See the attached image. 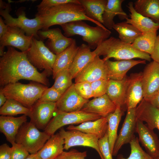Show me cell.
I'll use <instances>...</instances> for the list:
<instances>
[{"instance_id":"cell-3","label":"cell","mask_w":159,"mask_h":159,"mask_svg":"<svg viewBox=\"0 0 159 159\" xmlns=\"http://www.w3.org/2000/svg\"><path fill=\"white\" fill-rule=\"evenodd\" d=\"M94 51L97 56H104L103 59L105 61L112 58L117 60L139 58L149 62L151 59L149 54L140 51L131 44L113 37L103 41Z\"/></svg>"},{"instance_id":"cell-45","label":"cell","mask_w":159,"mask_h":159,"mask_svg":"<svg viewBox=\"0 0 159 159\" xmlns=\"http://www.w3.org/2000/svg\"><path fill=\"white\" fill-rule=\"evenodd\" d=\"M87 155L86 151L80 152L71 149L68 151H63L55 159H85Z\"/></svg>"},{"instance_id":"cell-23","label":"cell","mask_w":159,"mask_h":159,"mask_svg":"<svg viewBox=\"0 0 159 159\" xmlns=\"http://www.w3.org/2000/svg\"><path fill=\"white\" fill-rule=\"evenodd\" d=\"M27 116L23 115L18 117L1 115L0 116V130L6 140L12 145L15 143V138L22 125L27 122Z\"/></svg>"},{"instance_id":"cell-44","label":"cell","mask_w":159,"mask_h":159,"mask_svg":"<svg viewBox=\"0 0 159 159\" xmlns=\"http://www.w3.org/2000/svg\"><path fill=\"white\" fill-rule=\"evenodd\" d=\"M98 144L101 153L104 159H113L112 154L109 147L107 133L105 136L99 139Z\"/></svg>"},{"instance_id":"cell-46","label":"cell","mask_w":159,"mask_h":159,"mask_svg":"<svg viewBox=\"0 0 159 159\" xmlns=\"http://www.w3.org/2000/svg\"><path fill=\"white\" fill-rule=\"evenodd\" d=\"M11 147L7 144L4 143L0 146V159H11Z\"/></svg>"},{"instance_id":"cell-50","label":"cell","mask_w":159,"mask_h":159,"mask_svg":"<svg viewBox=\"0 0 159 159\" xmlns=\"http://www.w3.org/2000/svg\"><path fill=\"white\" fill-rule=\"evenodd\" d=\"M7 99L4 93L0 90V106L3 105L6 101Z\"/></svg>"},{"instance_id":"cell-22","label":"cell","mask_w":159,"mask_h":159,"mask_svg":"<svg viewBox=\"0 0 159 159\" xmlns=\"http://www.w3.org/2000/svg\"><path fill=\"white\" fill-rule=\"evenodd\" d=\"M116 107V105L105 94L89 101L81 110L97 114L101 117H107L109 114L115 111Z\"/></svg>"},{"instance_id":"cell-31","label":"cell","mask_w":159,"mask_h":159,"mask_svg":"<svg viewBox=\"0 0 159 159\" xmlns=\"http://www.w3.org/2000/svg\"><path fill=\"white\" fill-rule=\"evenodd\" d=\"M79 1L88 17L97 22L103 23L102 15L107 0H79Z\"/></svg>"},{"instance_id":"cell-17","label":"cell","mask_w":159,"mask_h":159,"mask_svg":"<svg viewBox=\"0 0 159 159\" xmlns=\"http://www.w3.org/2000/svg\"><path fill=\"white\" fill-rule=\"evenodd\" d=\"M88 101V100L84 98L77 93L75 88L74 84H72L56 102V112L79 111Z\"/></svg>"},{"instance_id":"cell-51","label":"cell","mask_w":159,"mask_h":159,"mask_svg":"<svg viewBox=\"0 0 159 159\" xmlns=\"http://www.w3.org/2000/svg\"><path fill=\"white\" fill-rule=\"evenodd\" d=\"M25 159H41V158L37 153L35 154H30Z\"/></svg>"},{"instance_id":"cell-14","label":"cell","mask_w":159,"mask_h":159,"mask_svg":"<svg viewBox=\"0 0 159 159\" xmlns=\"http://www.w3.org/2000/svg\"><path fill=\"white\" fill-rule=\"evenodd\" d=\"M135 132L147 153L152 159H159V140L153 130L149 129L143 122L136 120Z\"/></svg>"},{"instance_id":"cell-48","label":"cell","mask_w":159,"mask_h":159,"mask_svg":"<svg viewBox=\"0 0 159 159\" xmlns=\"http://www.w3.org/2000/svg\"><path fill=\"white\" fill-rule=\"evenodd\" d=\"M145 100L159 110V89L150 97Z\"/></svg>"},{"instance_id":"cell-25","label":"cell","mask_w":159,"mask_h":159,"mask_svg":"<svg viewBox=\"0 0 159 159\" xmlns=\"http://www.w3.org/2000/svg\"><path fill=\"white\" fill-rule=\"evenodd\" d=\"M127 6L130 12V18H127L126 22L132 25L142 33L157 32L159 29L158 24L136 11L132 2H129Z\"/></svg>"},{"instance_id":"cell-21","label":"cell","mask_w":159,"mask_h":159,"mask_svg":"<svg viewBox=\"0 0 159 159\" xmlns=\"http://www.w3.org/2000/svg\"><path fill=\"white\" fill-rule=\"evenodd\" d=\"M135 116L137 120L146 122L150 129L159 130V110L143 98L135 108Z\"/></svg>"},{"instance_id":"cell-19","label":"cell","mask_w":159,"mask_h":159,"mask_svg":"<svg viewBox=\"0 0 159 159\" xmlns=\"http://www.w3.org/2000/svg\"><path fill=\"white\" fill-rule=\"evenodd\" d=\"M129 77L121 80L109 79L106 94L117 107L124 111L127 110L126 94Z\"/></svg>"},{"instance_id":"cell-13","label":"cell","mask_w":159,"mask_h":159,"mask_svg":"<svg viewBox=\"0 0 159 159\" xmlns=\"http://www.w3.org/2000/svg\"><path fill=\"white\" fill-rule=\"evenodd\" d=\"M56 102L37 101L31 108L28 115L30 122L38 129H44L56 112Z\"/></svg>"},{"instance_id":"cell-39","label":"cell","mask_w":159,"mask_h":159,"mask_svg":"<svg viewBox=\"0 0 159 159\" xmlns=\"http://www.w3.org/2000/svg\"><path fill=\"white\" fill-rule=\"evenodd\" d=\"M62 94L52 86L48 88L43 93L37 101L39 102H56L61 97Z\"/></svg>"},{"instance_id":"cell-41","label":"cell","mask_w":159,"mask_h":159,"mask_svg":"<svg viewBox=\"0 0 159 159\" xmlns=\"http://www.w3.org/2000/svg\"><path fill=\"white\" fill-rule=\"evenodd\" d=\"M71 3L80 4L79 0H43L37 6V10L38 11H41L52 7Z\"/></svg>"},{"instance_id":"cell-32","label":"cell","mask_w":159,"mask_h":159,"mask_svg":"<svg viewBox=\"0 0 159 159\" xmlns=\"http://www.w3.org/2000/svg\"><path fill=\"white\" fill-rule=\"evenodd\" d=\"M133 6L138 13L159 24V0H138Z\"/></svg>"},{"instance_id":"cell-49","label":"cell","mask_w":159,"mask_h":159,"mask_svg":"<svg viewBox=\"0 0 159 159\" xmlns=\"http://www.w3.org/2000/svg\"><path fill=\"white\" fill-rule=\"evenodd\" d=\"M8 26L6 24L2 18L0 17V38L7 32Z\"/></svg>"},{"instance_id":"cell-10","label":"cell","mask_w":159,"mask_h":159,"mask_svg":"<svg viewBox=\"0 0 159 159\" xmlns=\"http://www.w3.org/2000/svg\"><path fill=\"white\" fill-rule=\"evenodd\" d=\"M59 133L64 140V149L67 150L78 146L90 147L97 151L101 159H104L99 148V139L96 135L75 130L66 131L63 128Z\"/></svg>"},{"instance_id":"cell-42","label":"cell","mask_w":159,"mask_h":159,"mask_svg":"<svg viewBox=\"0 0 159 159\" xmlns=\"http://www.w3.org/2000/svg\"><path fill=\"white\" fill-rule=\"evenodd\" d=\"M108 80L101 79L91 83L94 98L106 94Z\"/></svg>"},{"instance_id":"cell-24","label":"cell","mask_w":159,"mask_h":159,"mask_svg":"<svg viewBox=\"0 0 159 159\" xmlns=\"http://www.w3.org/2000/svg\"><path fill=\"white\" fill-rule=\"evenodd\" d=\"M146 60L133 59L122 60L112 61H105L108 73L109 79L121 80L125 78L127 72L133 67L139 64H145Z\"/></svg>"},{"instance_id":"cell-29","label":"cell","mask_w":159,"mask_h":159,"mask_svg":"<svg viewBox=\"0 0 159 159\" xmlns=\"http://www.w3.org/2000/svg\"><path fill=\"white\" fill-rule=\"evenodd\" d=\"M124 0H107L106 6L102 15L103 25L109 30L112 29L115 24L113 20L117 15L120 20L126 19L128 16L124 11L122 4Z\"/></svg>"},{"instance_id":"cell-6","label":"cell","mask_w":159,"mask_h":159,"mask_svg":"<svg viewBox=\"0 0 159 159\" xmlns=\"http://www.w3.org/2000/svg\"><path fill=\"white\" fill-rule=\"evenodd\" d=\"M10 3L6 4L4 9L0 10V14L4 18V21L8 26L19 28L23 30L28 36H32L37 39L39 38L37 32L42 29L40 19L37 16L33 19H29L26 16L25 8L19 9L16 12L17 18L12 17L9 14L11 10Z\"/></svg>"},{"instance_id":"cell-12","label":"cell","mask_w":159,"mask_h":159,"mask_svg":"<svg viewBox=\"0 0 159 159\" xmlns=\"http://www.w3.org/2000/svg\"><path fill=\"white\" fill-rule=\"evenodd\" d=\"M75 83L92 82L101 80H109L107 68L105 61L99 56L90 62L75 78Z\"/></svg>"},{"instance_id":"cell-2","label":"cell","mask_w":159,"mask_h":159,"mask_svg":"<svg viewBox=\"0 0 159 159\" xmlns=\"http://www.w3.org/2000/svg\"><path fill=\"white\" fill-rule=\"evenodd\" d=\"M35 16L40 19L43 30L49 29L55 25H61L70 22L87 20L102 27V24L88 17L86 14L84 7L80 4L69 3L38 11Z\"/></svg>"},{"instance_id":"cell-20","label":"cell","mask_w":159,"mask_h":159,"mask_svg":"<svg viewBox=\"0 0 159 159\" xmlns=\"http://www.w3.org/2000/svg\"><path fill=\"white\" fill-rule=\"evenodd\" d=\"M128 77L126 94L127 110L136 108L143 99L142 72L132 74Z\"/></svg>"},{"instance_id":"cell-4","label":"cell","mask_w":159,"mask_h":159,"mask_svg":"<svg viewBox=\"0 0 159 159\" xmlns=\"http://www.w3.org/2000/svg\"><path fill=\"white\" fill-rule=\"evenodd\" d=\"M64 31V35L68 37L75 35L82 37L90 49H95L111 34L105 27L97 25L91 26L82 20L70 22L60 25Z\"/></svg>"},{"instance_id":"cell-47","label":"cell","mask_w":159,"mask_h":159,"mask_svg":"<svg viewBox=\"0 0 159 159\" xmlns=\"http://www.w3.org/2000/svg\"><path fill=\"white\" fill-rule=\"evenodd\" d=\"M150 56L153 61L159 64V34L157 36L153 51Z\"/></svg>"},{"instance_id":"cell-26","label":"cell","mask_w":159,"mask_h":159,"mask_svg":"<svg viewBox=\"0 0 159 159\" xmlns=\"http://www.w3.org/2000/svg\"><path fill=\"white\" fill-rule=\"evenodd\" d=\"M79 46L75 40L68 47L61 52L56 55L52 68V77L54 79L61 72L69 69L77 52Z\"/></svg>"},{"instance_id":"cell-38","label":"cell","mask_w":159,"mask_h":159,"mask_svg":"<svg viewBox=\"0 0 159 159\" xmlns=\"http://www.w3.org/2000/svg\"><path fill=\"white\" fill-rule=\"evenodd\" d=\"M131 152L129 156L124 158L122 155H118L117 159H152L141 147L138 137H135L129 143Z\"/></svg>"},{"instance_id":"cell-34","label":"cell","mask_w":159,"mask_h":159,"mask_svg":"<svg viewBox=\"0 0 159 159\" xmlns=\"http://www.w3.org/2000/svg\"><path fill=\"white\" fill-rule=\"evenodd\" d=\"M113 28L118 33L121 40L130 44L142 34L132 25L125 21L115 24Z\"/></svg>"},{"instance_id":"cell-7","label":"cell","mask_w":159,"mask_h":159,"mask_svg":"<svg viewBox=\"0 0 159 159\" xmlns=\"http://www.w3.org/2000/svg\"><path fill=\"white\" fill-rule=\"evenodd\" d=\"M45 131H40L34 124L26 122L19 129L15 142L21 145L30 154L39 151L50 138Z\"/></svg>"},{"instance_id":"cell-18","label":"cell","mask_w":159,"mask_h":159,"mask_svg":"<svg viewBox=\"0 0 159 159\" xmlns=\"http://www.w3.org/2000/svg\"><path fill=\"white\" fill-rule=\"evenodd\" d=\"M143 98L146 99L159 89V64L153 61L142 72Z\"/></svg>"},{"instance_id":"cell-43","label":"cell","mask_w":159,"mask_h":159,"mask_svg":"<svg viewBox=\"0 0 159 159\" xmlns=\"http://www.w3.org/2000/svg\"><path fill=\"white\" fill-rule=\"evenodd\" d=\"M12 145L11 159H25L30 154L21 145L15 143Z\"/></svg>"},{"instance_id":"cell-28","label":"cell","mask_w":159,"mask_h":159,"mask_svg":"<svg viewBox=\"0 0 159 159\" xmlns=\"http://www.w3.org/2000/svg\"><path fill=\"white\" fill-rule=\"evenodd\" d=\"M87 45L82 44L79 46L77 52L69 69L72 77L75 78L86 65L96 56Z\"/></svg>"},{"instance_id":"cell-15","label":"cell","mask_w":159,"mask_h":159,"mask_svg":"<svg viewBox=\"0 0 159 159\" xmlns=\"http://www.w3.org/2000/svg\"><path fill=\"white\" fill-rule=\"evenodd\" d=\"M37 34L40 40L48 38L46 46L54 54L56 55L63 51L72 43L73 39L63 35L59 28L39 30Z\"/></svg>"},{"instance_id":"cell-40","label":"cell","mask_w":159,"mask_h":159,"mask_svg":"<svg viewBox=\"0 0 159 159\" xmlns=\"http://www.w3.org/2000/svg\"><path fill=\"white\" fill-rule=\"evenodd\" d=\"M74 87L77 93L84 98L88 100L93 97L90 82H82L75 83Z\"/></svg>"},{"instance_id":"cell-30","label":"cell","mask_w":159,"mask_h":159,"mask_svg":"<svg viewBox=\"0 0 159 159\" xmlns=\"http://www.w3.org/2000/svg\"><path fill=\"white\" fill-rule=\"evenodd\" d=\"M64 140L59 133L51 136L37 153L41 159H55L62 152Z\"/></svg>"},{"instance_id":"cell-35","label":"cell","mask_w":159,"mask_h":159,"mask_svg":"<svg viewBox=\"0 0 159 159\" xmlns=\"http://www.w3.org/2000/svg\"><path fill=\"white\" fill-rule=\"evenodd\" d=\"M157 34V32L142 33L131 44L136 49L150 55L153 51Z\"/></svg>"},{"instance_id":"cell-33","label":"cell","mask_w":159,"mask_h":159,"mask_svg":"<svg viewBox=\"0 0 159 159\" xmlns=\"http://www.w3.org/2000/svg\"><path fill=\"white\" fill-rule=\"evenodd\" d=\"M124 111L120 107H117L115 111L107 117L108 135L109 147L112 154L114 145L117 137V130Z\"/></svg>"},{"instance_id":"cell-1","label":"cell","mask_w":159,"mask_h":159,"mask_svg":"<svg viewBox=\"0 0 159 159\" xmlns=\"http://www.w3.org/2000/svg\"><path fill=\"white\" fill-rule=\"evenodd\" d=\"M7 50L0 58V85L3 87L21 80H31L47 86L49 85L45 70L38 71L28 60L26 51H17L7 46Z\"/></svg>"},{"instance_id":"cell-37","label":"cell","mask_w":159,"mask_h":159,"mask_svg":"<svg viewBox=\"0 0 159 159\" xmlns=\"http://www.w3.org/2000/svg\"><path fill=\"white\" fill-rule=\"evenodd\" d=\"M72 79L69 69L64 70L56 77L52 86L62 94L72 84Z\"/></svg>"},{"instance_id":"cell-16","label":"cell","mask_w":159,"mask_h":159,"mask_svg":"<svg viewBox=\"0 0 159 159\" xmlns=\"http://www.w3.org/2000/svg\"><path fill=\"white\" fill-rule=\"evenodd\" d=\"M135 108L127 110L125 118L114 145L112 156H116L124 145L130 143L135 137L134 135L136 123Z\"/></svg>"},{"instance_id":"cell-27","label":"cell","mask_w":159,"mask_h":159,"mask_svg":"<svg viewBox=\"0 0 159 159\" xmlns=\"http://www.w3.org/2000/svg\"><path fill=\"white\" fill-rule=\"evenodd\" d=\"M107 117H101L94 121L84 122L77 126L70 125L67 129L68 130H77L94 135L99 139L103 137L107 133Z\"/></svg>"},{"instance_id":"cell-5","label":"cell","mask_w":159,"mask_h":159,"mask_svg":"<svg viewBox=\"0 0 159 159\" xmlns=\"http://www.w3.org/2000/svg\"><path fill=\"white\" fill-rule=\"evenodd\" d=\"M48 88L47 86L37 82L23 84L18 82L1 87L0 90L7 99L16 100L31 109Z\"/></svg>"},{"instance_id":"cell-9","label":"cell","mask_w":159,"mask_h":159,"mask_svg":"<svg viewBox=\"0 0 159 159\" xmlns=\"http://www.w3.org/2000/svg\"><path fill=\"white\" fill-rule=\"evenodd\" d=\"M101 117L97 114L81 110L71 112H57L49 123L44 131L51 136L54 135L57 130L64 126L94 121Z\"/></svg>"},{"instance_id":"cell-36","label":"cell","mask_w":159,"mask_h":159,"mask_svg":"<svg viewBox=\"0 0 159 159\" xmlns=\"http://www.w3.org/2000/svg\"><path fill=\"white\" fill-rule=\"evenodd\" d=\"M30 110L16 100L7 99L4 104L0 107V114L11 116L22 114L28 116Z\"/></svg>"},{"instance_id":"cell-8","label":"cell","mask_w":159,"mask_h":159,"mask_svg":"<svg viewBox=\"0 0 159 159\" xmlns=\"http://www.w3.org/2000/svg\"><path fill=\"white\" fill-rule=\"evenodd\" d=\"M27 58L36 69H44L49 76L52 74V68L56 55L51 52L43 41L33 37L30 47L26 51Z\"/></svg>"},{"instance_id":"cell-11","label":"cell","mask_w":159,"mask_h":159,"mask_svg":"<svg viewBox=\"0 0 159 159\" xmlns=\"http://www.w3.org/2000/svg\"><path fill=\"white\" fill-rule=\"evenodd\" d=\"M25 33L19 28L8 26L7 32L0 38V56L2 57L5 53V46L14 47L22 52L27 51L34 37L27 36Z\"/></svg>"}]
</instances>
